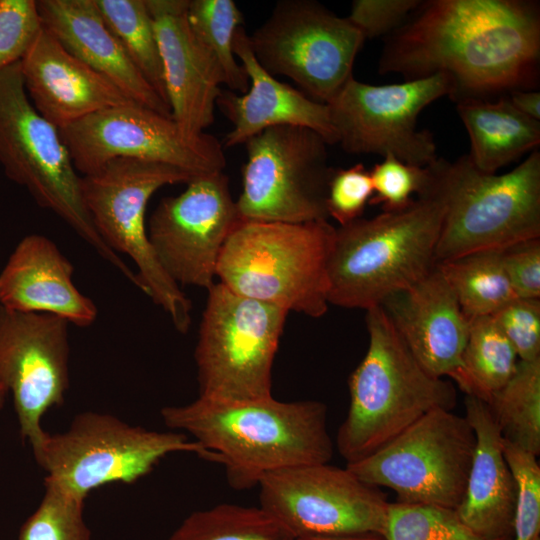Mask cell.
I'll return each instance as SVG.
<instances>
[{
    "mask_svg": "<svg viewBox=\"0 0 540 540\" xmlns=\"http://www.w3.org/2000/svg\"><path fill=\"white\" fill-rule=\"evenodd\" d=\"M503 250L477 251L436 263L469 320L492 316L518 298L504 268Z\"/></svg>",
    "mask_w": 540,
    "mask_h": 540,
    "instance_id": "cell-27",
    "label": "cell"
},
{
    "mask_svg": "<svg viewBox=\"0 0 540 540\" xmlns=\"http://www.w3.org/2000/svg\"><path fill=\"white\" fill-rule=\"evenodd\" d=\"M503 264L518 298L540 299V238L504 249Z\"/></svg>",
    "mask_w": 540,
    "mask_h": 540,
    "instance_id": "cell-41",
    "label": "cell"
},
{
    "mask_svg": "<svg viewBox=\"0 0 540 540\" xmlns=\"http://www.w3.org/2000/svg\"><path fill=\"white\" fill-rule=\"evenodd\" d=\"M0 165L42 208L55 213L135 286L136 273L97 232L84 205L77 174L59 129L29 100L17 62L0 71Z\"/></svg>",
    "mask_w": 540,
    "mask_h": 540,
    "instance_id": "cell-7",
    "label": "cell"
},
{
    "mask_svg": "<svg viewBox=\"0 0 540 540\" xmlns=\"http://www.w3.org/2000/svg\"><path fill=\"white\" fill-rule=\"evenodd\" d=\"M487 404L505 441L540 454V359L519 360L512 377Z\"/></svg>",
    "mask_w": 540,
    "mask_h": 540,
    "instance_id": "cell-29",
    "label": "cell"
},
{
    "mask_svg": "<svg viewBox=\"0 0 540 540\" xmlns=\"http://www.w3.org/2000/svg\"><path fill=\"white\" fill-rule=\"evenodd\" d=\"M511 104L522 114L540 121V92L516 90L506 95Z\"/></svg>",
    "mask_w": 540,
    "mask_h": 540,
    "instance_id": "cell-42",
    "label": "cell"
},
{
    "mask_svg": "<svg viewBox=\"0 0 540 540\" xmlns=\"http://www.w3.org/2000/svg\"><path fill=\"white\" fill-rule=\"evenodd\" d=\"M373 196L369 205H380L383 211H396L409 206L413 195L423 194L431 182L429 166L407 164L392 155L370 170Z\"/></svg>",
    "mask_w": 540,
    "mask_h": 540,
    "instance_id": "cell-36",
    "label": "cell"
},
{
    "mask_svg": "<svg viewBox=\"0 0 540 540\" xmlns=\"http://www.w3.org/2000/svg\"><path fill=\"white\" fill-rule=\"evenodd\" d=\"M166 540H295L260 506L221 503L187 516Z\"/></svg>",
    "mask_w": 540,
    "mask_h": 540,
    "instance_id": "cell-30",
    "label": "cell"
},
{
    "mask_svg": "<svg viewBox=\"0 0 540 540\" xmlns=\"http://www.w3.org/2000/svg\"><path fill=\"white\" fill-rule=\"evenodd\" d=\"M76 171L90 175L117 158L170 165L193 177L222 172L224 147L216 137H186L172 117L129 101L59 129Z\"/></svg>",
    "mask_w": 540,
    "mask_h": 540,
    "instance_id": "cell-14",
    "label": "cell"
},
{
    "mask_svg": "<svg viewBox=\"0 0 540 540\" xmlns=\"http://www.w3.org/2000/svg\"><path fill=\"white\" fill-rule=\"evenodd\" d=\"M372 196L370 171L362 163L333 169L326 198L328 217L335 219L339 226L359 219Z\"/></svg>",
    "mask_w": 540,
    "mask_h": 540,
    "instance_id": "cell-38",
    "label": "cell"
},
{
    "mask_svg": "<svg viewBox=\"0 0 540 540\" xmlns=\"http://www.w3.org/2000/svg\"><path fill=\"white\" fill-rule=\"evenodd\" d=\"M287 314L214 283L208 289L194 352L199 397H272V368Z\"/></svg>",
    "mask_w": 540,
    "mask_h": 540,
    "instance_id": "cell-10",
    "label": "cell"
},
{
    "mask_svg": "<svg viewBox=\"0 0 540 540\" xmlns=\"http://www.w3.org/2000/svg\"><path fill=\"white\" fill-rule=\"evenodd\" d=\"M34 108L58 129L131 101L109 80L71 55L43 27L20 61Z\"/></svg>",
    "mask_w": 540,
    "mask_h": 540,
    "instance_id": "cell-22",
    "label": "cell"
},
{
    "mask_svg": "<svg viewBox=\"0 0 540 540\" xmlns=\"http://www.w3.org/2000/svg\"><path fill=\"white\" fill-rule=\"evenodd\" d=\"M259 506L295 538L384 535L389 502L347 467L329 463L282 469L259 482Z\"/></svg>",
    "mask_w": 540,
    "mask_h": 540,
    "instance_id": "cell-16",
    "label": "cell"
},
{
    "mask_svg": "<svg viewBox=\"0 0 540 540\" xmlns=\"http://www.w3.org/2000/svg\"><path fill=\"white\" fill-rule=\"evenodd\" d=\"M36 6L42 27L71 55L109 80L131 101L171 117L169 105L130 60L94 0H37Z\"/></svg>",
    "mask_w": 540,
    "mask_h": 540,
    "instance_id": "cell-24",
    "label": "cell"
},
{
    "mask_svg": "<svg viewBox=\"0 0 540 540\" xmlns=\"http://www.w3.org/2000/svg\"><path fill=\"white\" fill-rule=\"evenodd\" d=\"M233 51L249 78V88L243 94L222 90L217 99L216 106L232 123L224 148L244 145L260 132L283 125L305 127L329 145L338 143L328 105L269 74L254 57L243 27L235 33Z\"/></svg>",
    "mask_w": 540,
    "mask_h": 540,
    "instance_id": "cell-20",
    "label": "cell"
},
{
    "mask_svg": "<svg viewBox=\"0 0 540 540\" xmlns=\"http://www.w3.org/2000/svg\"><path fill=\"white\" fill-rule=\"evenodd\" d=\"M464 404L476 445L464 496L455 511L480 536L512 540L516 486L502 435L486 402L466 396Z\"/></svg>",
    "mask_w": 540,
    "mask_h": 540,
    "instance_id": "cell-25",
    "label": "cell"
},
{
    "mask_svg": "<svg viewBox=\"0 0 540 540\" xmlns=\"http://www.w3.org/2000/svg\"><path fill=\"white\" fill-rule=\"evenodd\" d=\"M241 221L306 223L328 220L326 198L333 169L329 145L315 131L292 125L268 128L245 144Z\"/></svg>",
    "mask_w": 540,
    "mask_h": 540,
    "instance_id": "cell-12",
    "label": "cell"
},
{
    "mask_svg": "<svg viewBox=\"0 0 540 540\" xmlns=\"http://www.w3.org/2000/svg\"><path fill=\"white\" fill-rule=\"evenodd\" d=\"M335 230L328 220L240 221L222 248L216 276L239 295L319 318L329 306Z\"/></svg>",
    "mask_w": 540,
    "mask_h": 540,
    "instance_id": "cell-5",
    "label": "cell"
},
{
    "mask_svg": "<svg viewBox=\"0 0 540 540\" xmlns=\"http://www.w3.org/2000/svg\"><path fill=\"white\" fill-rule=\"evenodd\" d=\"M443 74L404 83L371 85L350 77L327 103L338 143L351 154L392 155L426 167L438 159L431 132L417 129L419 114L450 96Z\"/></svg>",
    "mask_w": 540,
    "mask_h": 540,
    "instance_id": "cell-15",
    "label": "cell"
},
{
    "mask_svg": "<svg viewBox=\"0 0 540 540\" xmlns=\"http://www.w3.org/2000/svg\"><path fill=\"white\" fill-rule=\"evenodd\" d=\"M475 445V432L465 415L437 408L346 467L370 485L393 490L399 503L456 510L464 496Z\"/></svg>",
    "mask_w": 540,
    "mask_h": 540,
    "instance_id": "cell-11",
    "label": "cell"
},
{
    "mask_svg": "<svg viewBox=\"0 0 540 540\" xmlns=\"http://www.w3.org/2000/svg\"><path fill=\"white\" fill-rule=\"evenodd\" d=\"M443 216L444 203L431 177L426 192L406 208L336 228L329 304L367 310L427 276L436 265Z\"/></svg>",
    "mask_w": 540,
    "mask_h": 540,
    "instance_id": "cell-3",
    "label": "cell"
},
{
    "mask_svg": "<svg viewBox=\"0 0 540 540\" xmlns=\"http://www.w3.org/2000/svg\"><path fill=\"white\" fill-rule=\"evenodd\" d=\"M365 41L346 18L312 0H280L248 42L272 76L295 82L313 100L327 104L352 77Z\"/></svg>",
    "mask_w": 540,
    "mask_h": 540,
    "instance_id": "cell-13",
    "label": "cell"
},
{
    "mask_svg": "<svg viewBox=\"0 0 540 540\" xmlns=\"http://www.w3.org/2000/svg\"><path fill=\"white\" fill-rule=\"evenodd\" d=\"M519 359L491 316L470 320L458 369L451 375L466 396L486 403L514 374Z\"/></svg>",
    "mask_w": 540,
    "mask_h": 540,
    "instance_id": "cell-28",
    "label": "cell"
},
{
    "mask_svg": "<svg viewBox=\"0 0 540 540\" xmlns=\"http://www.w3.org/2000/svg\"><path fill=\"white\" fill-rule=\"evenodd\" d=\"M386 540H490L470 529L454 509L390 503Z\"/></svg>",
    "mask_w": 540,
    "mask_h": 540,
    "instance_id": "cell-33",
    "label": "cell"
},
{
    "mask_svg": "<svg viewBox=\"0 0 540 540\" xmlns=\"http://www.w3.org/2000/svg\"><path fill=\"white\" fill-rule=\"evenodd\" d=\"M68 327L55 315L0 306V385L12 394L21 439L31 447L46 433L43 416L69 389Z\"/></svg>",
    "mask_w": 540,
    "mask_h": 540,
    "instance_id": "cell-18",
    "label": "cell"
},
{
    "mask_svg": "<svg viewBox=\"0 0 540 540\" xmlns=\"http://www.w3.org/2000/svg\"><path fill=\"white\" fill-rule=\"evenodd\" d=\"M491 317L519 360L540 359V299L516 298Z\"/></svg>",
    "mask_w": 540,
    "mask_h": 540,
    "instance_id": "cell-39",
    "label": "cell"
},
{
    "mask_svg": "<svg viewBox=\"0 0 540 540\" xmlns=\"http://www.w3.org/2000/svg\"><path fill=\"white\" fill-rule=\"evenodd\" d=\"M74 267L44 235L23 237L0 272V306L28 313L55 315L78 327L98 316L92 299L74 284Z\"/></svg>",
    "mask_w": 540,
    "mask_h": 540,
    "instance_id": "cell-23",
    "label": "cell"
},
{
    "mask_svg": "<svg viewBox=\"0 0 540 540\" xmlns=\"http://www.w3.org/2000/svg\"><path fill=\"white\" fill-rule=\"evenodd\" d=\"M380 306L417 362L435 377H451L460 366L470 320L436 265Z\"/></svg>",
    "mask_w": 540,
    "mask_h": 540,
    "instance_id": "cell-21",
    "label": "cell"
},
{
    "mask_svg": "<svg viewBox=\"0 0 540 540\" xmlns=\"http://www.w3.org/2000/svg\"><path fill=\"white\" fill-rule=\"evenodd\" d=\"M224 172L196 176L176 196L161 199L147 232L155 256L178 286L209 289L222 248L240 223Z\"/></svg>",
    "mask_w": 540,
    "mask_h": 540,
    "instance_id": "cell-17",
    "label": "cell"
},
{
    "mask_svg": "<svg viewBox=\"0 0 540 540\" xmlns=\"http://www.w3.org/2000/svg\"><path fill=\"white\" fill-rule=\"evenodd\" d=\"M539 60L538 2L428 0L386 36L378 70L405 81L443 74L457 102L536 90Z\"/></svg>",
    "mask_w": 540,
    "mask_h": 540,
    "instance_id": "cell-1",
    "label": "cell"
},
{
    "mask_svg": "<svg viewBox=\"0 0 540 540\" xmlns=\"http://www.w3.org/2000/svg\"><path fill=\"white\" fill-rule=\"evenodd\" d=\"M295 540H386V538L380 534L365 533L331 536H307L295 538Z\"/></svg>",
    "mask_w": 540,
    "mask_h": 540,
    "instance_id": "cell-43",
    "label": "cell"
},
{
    "mask_svg": "<svg viewBox=\"0 0 540 540\" xmlns=\"http://www.w3.org/2000/svg\"><path fill=\"white\" fill-rule=\"evenodd\" d=\"M420 0H354L347 19L366 39L388 36L407 20Z\"/></svg>",
    "mask_w": 540,
    "mask_h": 540,
    "instance_id": "cell-40",
    "label": "cell"
},
{
    "mask_svg": "<svg viewBox=\"0 0 540 540\" xmlns=\"http://www.w3.org/2000/svg\"><path fill=\"white\" fill-rule=\"evenodd\" d=\"M7 396V391L0 385V410L3 409Z\"/></svg>",
    "mask_w": 540,
    "mask_h": 540,
    "instance_id": "cell-44",
    "label": "cell"
},
{
    "mask_svg": "<svg viewBox=\"0 0 540 540\" xmlns=\"http://www.w3.org/2000/svg\"><path fill=\"white\" fill-rule=\"evenodd\" d=\"M44 486L43 497L21 525L18 540H92L84 518L85 501L51 484Z\"/></svg>",
    "mask_w": 540,
    "mask_h": 540,
    "instance_id": "cell-34",
    "label": "cell"
},
{
    "mask_svg": "<svg viewBox=\"0 0 540 540\" xmlns=\"http://www.w3.org/2000/svg\"><path fill=\"white\" fill-rule=\"evenodd\" d=\"M164 424L189 434L205 451V460L221 464L236 490L257 487L268 473L329 463L333 442L327 406L317 400L252 401L199 397L184 405L165 406Z\"/></svg>",
    "mask_w": 540,
    "mask_h": 540,
    "instance_id": "cell-2",
    "label": "cell"
},
{
    "mask_svg": "<svg viewBox=\"0 0 540 540\" xmlns=\"http://www.w3.org/2000/svg\"><path fill=\"white\" fill-rule=\"evenodd\" d=\"M369 343L348 381L350 402L336 448L347 464L368 457L431 410H452L454 385L414 358L381 306L366 310Z\"/></svg>",
    "mask_w": 540,
    "mask_h": 540,
    "instance_id": "cell-4",
    "label": "cell"
},
{
    "mask_svg": "<svg viewBox=\"0 0 540 540\" xmlns=\"http://www.w3.org/2000/svg\"><path fill=\"white\" fill-rule=\"evenodd\" d=\"M444 203L436 263L540 238V152L513 170L485 173L468 155L429 165Z\"/></svg>",
    "mask_w": 540,
    "mask_h": 540,
    "instance_id": "cell-6",
    "label": "cell"
},
{
    "mask_svg": "<svg viewBox=\"0 0 540 540\" xmlns=\"http://www.w3.org/2000/svg\"><path fill=\"white\" fill-rule=\"evenodd\" d=\"M94 2L105 24L119 40L130 60L168 104L158 42L146 0Z\"/></svg>",
    "mask_w": 540,
    "mask_h": 540,
    "instance_id": "cell-31",
    "label": "cell"
},
{
    "mask_svg": "<svg viewBox=\"0 0 540 540\" xmlns=\"http://www.w3.org/2000/svg\"><path fill=\"white\" fill-rule=\"evenodd\" d=\"M456 111L470 139L468 155L485 173L499 169L532 152L540 144V121L519 112L506 95L456 102Z\"/></svg>",
    "mask_w": 540,
    "mask_h": 540,
    "instance_id": "cell-26",
    "label": "cell"
},
{
    "mask_svg": "<svg viewBox=\"0 0 540 540\" xmlns=\"http://www.w3.org/2000/svg\"><path fill=\"white\" fill-rule=\"evenodd\" d=\"M42 23L34 0H0V71L20 62Z\"/></svg>",
    "mask_w": 540,
    "mask_h": 540,
    "instance_id": "cell-37",
    "label": "cell"
},
{
    "mask_svg": "<svg viewBox=\"0 0 540 540\" xmlns=\"http://www.w3.org/2000/svg\"><path fill=\"white\" fill-rule=\"evenodd\" d=\"M187 19L196 37L218 62L224 84L232 92L245 93L249 78L233 51L235 33L244 23L236 3L233 0H189Z\"/></svg>",
    "mask_w": 540,
    "mask_h": 540,
    "instance_id": "cell-32",
    "label": "cell"
},
{
    "mask_svg": "<svg viewBox=\"0 0 540 540\" xmlns=\"http://www.w3.org/2000/svg\"><path fill=\"white\" fill-rule=\"evenodd\" d=\"M516 497L512 540H540V466L537 456L502 438Z\"/></svg>",
    "mask_w": 540,
    "mask_h": 540,
    "instance_id": "cell-35",
    "label": "cell"
},
{
    "mask_svg": "<svg viewBox=\"0 0 540 540\" xmlns=\"http://www.w3.org/2000/svg\"><path fill=\"white\" fill-rule=\"evenodd\" d=\"M31 449L46 473L44 483L84 501L103 485L136 482L169 454L205 457L184 433L149 430L95 411L77 414L63 432H46Z\"/></svg>",
    "mask_w": 540,
    "mask_h": 540,
    "instance_id": "cell-8",
    "label": "cell"
},
{
    "mask_svg": "<svg viewBox=\"0 0 540 540\" xmlns=\"http://www.w3.org/2000/svg\"><path fill=\"white\" fill-rule=\"evenodd\" d=\"M194 177L179 168L130 158H117L81 177L84 205L101 238L137 267L139 289L169 316L182 334L192 323L190 299L165 273L149 241L145 219L152 195L165 185Z\"/></svg>",
    "mask_w": 540,
    "mask_h": 540,
    "instance_id": "cell-9",
    "label": "cell"
},
{
    "mask_svg": "<svg viewBox=\"0 0 540 540\" xmlns=\"http://www.w3.org/2000/svg\"><path fill=\"white\" fill-rule=\"evenodd\" d=\"M189 0H146L158 42L171 117L195 139L214 121L222 70L187 19Z\"/></svg>",
    "mask_w": 540,
    "mask_h": 540,
    "instance_id": "cell-19",
    "label": "cell"
}]
</instances>
